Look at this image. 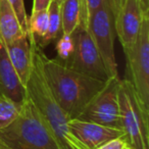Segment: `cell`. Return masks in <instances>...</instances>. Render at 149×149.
<instances>
[{
    "mask_svg": "<svg viewBox=\"0 0 149 149\" xmlns=\"http://www.w3.org/2000/svg\"><path fill=\"white\" fill-rule=\"evenodd\" d=\"M32 62L29 79L26 84L27 96L31 99L42 118L62 149H87L68 128V116L56 102L47 85L42 68V47L36 38L29 33Z\"/></svg>",
    "mask_w": 149,
    "mask_h": 149,
    "instance_id": "1",
    "label": "cell"
},
{
    "mask_svg": "<svg viewBox=\"0 0 149 149\" xmlns=\"http://www.w3.org/2000/svg\"><path fill=\"white\" fill-rule=\"evenodd\" d=\"M42 68L47 85L70 120L78 118L89 101L103 88L106 81L90 78L66 68L57 58L43 52Z\"/></svg>",
    "mask_w": 149,
    "mask_h": 149,
    "instance_id": "2",
    "label": "cell"
},
{
    "mask_svg": "<svg viewBox=\"0 0 149 149\" xmlns=\"http://www.w3.org/2000/svg\"><path fill=\"white\" fill-rule=\"evenodd\" d=\"M0 143L8 149H62L28 96L15 122L0 130Z\"/></svg>",
    "mask_w": 149,
    "mask_h": 149,
    "instance_id": "3",
    "label": "cell"
},
{
    "mask_svg": "<svg viewBox=\"0 0 149 149\" xmlns=\"http://www.w3.org/2000/svg\"><path fill=\"white\" fill-rule=\"evenodd\" d=\"M127 76L141 110L149 118V15H145L134 46L128 54Z\"/></svg>",
    "mask_w": 149,
    "mask_h": 149,
    "instance_id": "4",
    "label": "cell"
},
{
    "mask_svg": "<svg viewBox=\"0 0 149 149\" xmlns=\"http://www.w3.org/2000/svg\"><path fill=\"white\" fill-rule=\"evenodd\" d=\"M118 107L122 130L133 149H149V118L141 110L128 80H120Z\"/></svg>",
    "mask_w": 149,
    "mask_h": 149,
    "instance_id": "5",
    "label": "cell"
},
{
    "mask_svg": "<svg viewBox=\"0 0 149 149\" xmlns=\"http://www.w3.org/2000/svg\"><path fill=\"white\" fill-rule=\"evenodd\" d=\"M87 29L103 60L108 77H118L114 54V19L108 0H104L101 6L89 15Z\"/></svg>",
    "mask_w": 149,
    "mask_h": 149,
    "instance_id": "6",
    "label": "cell"
},
{
    "mask_svg": "<svg viewBox=\"0 0 149 149\" xmlns=\"http://www.w3.org/2000/svg\"><path fill=\"white\" fill-rule=\"evenodd\" d=\"M74 51L70 57L62 63L66 68L100 81L109 79L104 62L97 50L89 31L81 26L72 34Z\"/></svg>",
    "mask_w": 149,
    "mask_h": 149,
    "instance_id": "7",
    "label": "cell"
},
{
    "mask_svg": "<svg viewBox=\"0 0 149 149\" xmlns=\"http://www.w3.org/2000/svg\"><path fill=\"white\" fill-rule=\"evenodd\" d=\"M120 80L118 77L109 78L103 88L90 100L78 118L122 130L118 107Z\"/></svg>",
    "mask_w": 149,
    "mask_h": 149,
    "instance_id": "8",
    "label": "cell"
},
{
    "mask_svg": "<svg viewBox=\"0 0 149 149\" xmlns=\"http://www.w3.org/2000/svg\"><path fill=\"white\" fill-rule=\"evenodd\" d=\"M145 15L139 0H126L114 17V30L123 46L125 55L131 51L140 32Z\"/></svg>",
    "mask_w": 149,
    "mask_h": 149,
    "instance_id": "9",
    "label": "cell"
},
{
    "mask_svg": "<svg viewBox=\"0 0 149 149\" xmlns=\"http://www.w3.org/2000/svg\"><path fill=\"white\" fill-rule=\"evenodd\" d=\"M68 128L72 135L87 149H96L111 139L125 136L124 132L120 129L102 126L80 118L68 120Z\"/></svg>",
    "mask_w": 149,
    "mask_h": 149,
    "instance_id": "10",
    "label": "cell"
},
{
    "mask_svg": "<svg viewBox=\"0 0 149 149\" xmlns=\"http://www.w3.org/2000/svg\"><path fill=\"white\" fill-rule=\"evenodd\" d=\"M0 94L11 98L22 105L27 98L26 88L22 85L7 55L5 44L0 37Z\"/></svg>",
    "mask_w": 149,
    "mask_h": 149,
    "instance_id": "11",
    "label": "cell"
},
{
    "mask_svg": "<svg viewBox=\"0 0 149 149\" xmlns=\"http://www.w3.org/2000/svg\"><path fill=\"white\" fill-rule=\"evenodd\" d=\"M7 55L19 82L26 88L31 70L32 52L28 35H23L9 44H5Z\"/></svg>",
    "mask_w": 149,
    "mask_h": 149,
    "instance_id": "12",
    "label": "cell"
},
{
    "mask_svg": "<svg viewBox=\"0 0 149 149\" xmlns=\"http://www.w3.org/2000/svg\"><path fill=\"white\" fill-rule=\"evenodd\" d=\"M23 35L19 21L10 3L7 0H0V37L4 44H9Z\"/></svg>",
    "mask_w": 149,
    "mask_h": 149,
    "instance_id": "13",
    "label": "cell"
},
{
    "mask_svg": "<svg viewBox=\"0 0 149 149\" xmlns=\"http://www.w3.org/2000/svg\"><path fill=\"white\" fill-rule=\"evenodd\" d=\"M61 34L72 35L80 25L81 6L80 0H63L60 3Z\"/></svg>",
    "mask_w": 149,
    "mask_h": 149,
    "instance_id": "14",
    "label": "cell"
},
{
    "mask_svg": "<svg viewBox=\"0 0 149 149\" xmlns=\"http://www.w3.org/2000/svg\"><path fill=\"white\" fill-rule=\"evenodd\" d=\"M48 28L43 38L40 39V47L46 46L53 40H57L61 35V19H60V2L52 0L48 6Z\"/></svg>",
    "mask_w": 149,
    "mask_h": 149,
    "instance_id": "15",
    "label": "cell"
},
{
    "mask_svg": "<svg viewBox=\"0 0 149 149\" xmlns=\"http://www.w3.org/2000/svg\"><path fill=\"white\" fill-rule=\"evenodd\" d=\"M21 105L11 98L0 94V130L8 127L19 116Z\"/></svg>",
    "mask_w": 149,
    "mask_h": 149,
    "instance_id": "16",
    "label": "cell"
},
{
    "mask_svg": "<svg viewBox=\"0 0 149 149\" xmlns=\"http://www.w3.org/2000/svg\"><path fill=\"white\" fill-rule=\"evenodd\" d=\"M48 28V10L34 11L29 19V31L36 39H41L47 32Z\"/></svg>",
    "mask_w": 149,
    "mask_h": 149,
    "instance_id": "17",
    "label": "cell"
},
{
    "mask_svg": "<svg viewBox=\"0 0 149 149\" xmlns=\"http://www.w3.org/2000/svg\"><path fill=\"white\" fill-rule=\"evenodd\" d=\"M55 48L57 52V59L62 62L68 60L74 51V40L72 35L61 34L59 38H57Z\"/></svg>",
    "mask_w": 149,
    "mask_h": 149,
    "instance_id": "18",
    "label": "cell"
},
{
    "mask_svg": "<svg viewBox=\"0 0 149 149\" xmlns=\"http://www.w3.org/2000/svg\"><path fill=\"white\" fill-rule=\"evenodd\" d=\"M104 0H80V6H81V19L80 25L81 27L87 29V22L90 15L97 10L101 6Z\"/></svg>",
    "mask_w": 149,
    "mask_h": 149,
    "instance_id": "19",
    "label": "cell"
},
{
    "mask_svg": "<svg viewBox=\"0 0 149 149\" xmlns=\"http://www.w3.org/2000/svg\"><path fill=\"white\" fill-rule=\"evenodd\" d=\"M7 1L10 3L23 32L29 35V19H28L27 13H26L24 0H7Z\"/></svg>",
    "mask_w": 149,
    "mask_h": 149,
    "instance_id": "20",
    "label": "cell"
},
{
    "mask_svg": "<svg viewBox=\"0 0 149 149\" xmlns=\"http://www.w3.org/2000/svg\"><path fill=\"white\" fill-rule=\"evenodd\" d=\"M127 143L128 142L126 140V137L122 136L118 137V138L111 139V140L103 143L100 146H98L96 149H122Z\"/></svg>",
    "mask_w": 149,
    "mask_h": 149,
    "instance_id": "21",
    "label": "cell"
},
{
    "mask_svg": "<svg viewBox=\"0 0 149 149\" xmlns=\"http://www.w3.org/2000/svg\"><path fill=\"white\" fill-rule=\"evenodd\" d=\"M51 1L52 0H34L32 13H34V11L44 10V9H48V6H49Z\"/></svg>",
    "mask_w": 149,
    "mask_h": 149,
    "instance_id": "22",
    "label": "cell"
},
{
    "mask_svg": "<svg viewBox=\"0 0 149 149\" xmlns=\"http://www.w3.org/2000/svg\"><path fill=\"white\" fill-rule=\"evenodd\" d=\"M108 1H109L110 8H111L112 15H113V19H114L118 15V11L120 10V8L124 5L126 0H108Z\"/></svg>",
    "mask_w": 149,
    "mask_h": 149,
    "instance_id": "23",
    "label": "cell"
},
{
    "mask_svg": "<svg viewBox=\"0 0 149 149\" xmlns=\"http://www.w3.org/2000/svg\"><path fill=\"white\" fill-rule=\"evenodd\" d=\"M144 13H149V0H139Z\"/></svg>",
    "mask_w": 149,
    "mask_h": 149,
    "instance_id": "24",
    "label": "cell"
},
{
    "mask_svg": "<svg viewBox=\"0 0 149 149\" xmlns=\"http://www.w3.org/2000/svg\"><path fill=\"white\" fill-rule=\"evenodd\" d=\"M122 149H133V148H132V147H131V146H130V145H129V144H128V143H127V144H126V145H125V146H124V147H123V148H122Z\"/></svg>",
    "mask_w": 149,
    "mask_h": 149,
    "instance_id": "25",
    "label": "cell"
},
{
    "mask_svg": "<svg viewBox=\"0 0 149 149\" xmlns=\"http://www.w3.org/2000/svg\"><path fill=\"white\" fill-rule=\"evenodd\" d=\"M0 149H8V148H7L6 146H4L3 144H1V143H0Z\"/></svg>",
    "mask_w": 149,
    "mask_h": 149,
    "instance_id": "26",
    "label": "cell"
},
{
    "mask_svg": "<svg viewBox=\"0 0 149 149\" xmlns=\"http://www.w3.org/2000/svg\"><path fill=\"white\" fill-rule=\"evenodd\" d=\"M57 1H59V2H60V3H61V2H62V1H63V0H57Z\"/></svg>",
    "mask_w": 149,
    "mask_h": 149,
    "instance_id": "27",
    "label": "cell"
}]
</instances>
